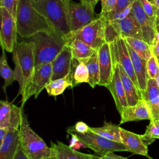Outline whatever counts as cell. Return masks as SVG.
<instances>
[{
  "label": "cell",
  "mask_w": 159,
  "mask_h": 159,
  "mask_svg": "<svg viewBox=\"0 0 159 159\" xmlns=\"http://www.w3.org/2000/svg\"><path fill=\"white\" fill-rule=\"evenodd\" d=\"M34 45L35 67L52 63L66 44L58 32L40 31L27 39Z\"/></svg>",
  "instance_id": "obj_2"
},
{
  "label": "cell",
  "mask_w": 159,
  "mask_h": 159,
  "mask_svg": "<svg viewBox=\"0 0 159 159\" xmlns=\"http://www.w3.org/2000/svg\"><path fill=\"white\" fill-rule=\"evenodd\" d=\"M114 66V69L112 79L107 88L111 93L115 102L117 110L120 114L122 109L128 106V104L125 93L120 76L119 63H116Z\"/></svg>",
  "instance_id": "obj_16"
},
{
  "label": "cell",
  "mask_w": 159,
  "mask_h": 159,
  "mask_svg": "<svg viewBox=\"0 0 159 159\" xmlns=\"http://www.w3.org/2000/svg\"><path fill=\"white\" fill-rule=\"evenodd\" d=\"M155 80H156L157 83V84H158V87H159V75H158V76Z\"/></svg>",
  "instance_id": "obj_49"
},
{
  "label": "cell",
  "mask_w": 159,
  "mask_h": 159,
  "mask_svg": "<svg viewBox=\"0 0 159 159\" xmlns=\"http://www.w3.org/2000/svg\"><path fill=\"white\" fill-rule=\"evenodd\" d=\"M99 0H80V1L81 2H85V3H89L91 4H93L94 6H96V4H97V2L99 1Z\"/></svg>",
  "instance_id": "obj_45"
},
{
  "label": "cell",
  "mask_w": 159,
  "mask_h": 159,
  "mask_svg": "<svg viewBox=\"0 0 159 159\" xmlns=\"http://www.w3.org/2000/svg\"><path fill=\"white\" fill-rule=\"evenodd\" d=\"M142 9L148 17L155 23L157 16V8L148 0H138Z\"/></svg>",
  "instance_id": "obj_35"
},
{
  "label": "cell",
  "mask_w": 159,
  "mask_h": 159,
  "mask_svg": "<svg viewBox=\"0 0 159 159\" xmlns=\"http://www.w3.org/2000/svg\"><path fill=\"white\" fill-rule=\"evenodd\" d=\"M73 88V83L69 74L65 77L51 81L45 87L49 96H57L62 94L67 88Z\"/></svg>",
  "instance_id": "obj_28"
},
{
  "label": "cell",
  "mask_w": 159,
  "mask_h": 159,
  "mask_svg": "<svg viewBox=\"0 0 159 159\" xmlns=\"http://www.w3.org/2000/svg\"><path fill=\"white\" fill-rule=\"evenodd\" d=\"M142 138L147 146L151 145L155 139H159V119L150 120L145 133L142 134Z\"/></svg>",
  "instance_id": "obj_31"
},
{
  "label": "cell",
  "mask_w": 159,
  "mask_h": 159,
  "mask_svg": "<svg viewBox=\"0 0 159 159\" xmlns=\"http://www.w3.org/2000/svg\"><path fill=\"white\" fill-rule=\"evenodd\" d=\"M8 132V128H0V144L4 140L7 133Z\"/></svg>",
  "instance_id": "obj_44"
},
{
  "label": "cell",
  "mask_w": 159,
  "mask_h": 159,
  "mask_svg": "<svg viewBox=\"0 0 159 159\" xmlns=\"http://www.w3.org/2000/svg\"><path fill=\"white\" fill-rule=\"evenodd\" d=\"M94 7V5L89 3H75L70 0L69 12L71 32L80 29L99 17L100 14H96Z\"/></svg>",
  "instance_id": "obj_9"
},
{
  "label": "cell",
  "mask_w": 159,
  "mask_h": 159,
  "mask_svg": "<svg viewBox=\"0 0 159 159\" xmlns=\"http://www.w3.org/2000/svg\"><path fill=\"white\" fill-rule=\"evenodd\" d=\"M20 147L19 129L8 128V132L0 144V159H14Z\"/></svg>",
  "instance_id": "obj_20"
},
{
  "label": "cell",
  "mask_w": 159,
  "mask_h": 159,
  "mask_svg": "<svg viewBox=\"0 0 159 159\" xmlns=\"http://www.w3.org/2000/svg\"><path fill=\"white\" fill-rule=\"evenodd\" d=\"M34 2H38V1H39L40 0H34Z\"/></svg>",
  "instance_id": "obj_52"
},
{
  "label": "cell",
  "mask_w": 159,
  "mask_h": 159,
  "mask_svg": "<svg viewBox=\"0 0 159 159\" xmlns=\"http://www.w3.org/2000/svg\"><path fill=\"white\" fill-rule=\"evenodd\" d=\"M52 63L43 64L35 67L33 76L30 81L24 95L22 97V106L32 96L36 99L41 91L52 81Z\"/></svg>",
  "instance_id": "obj_8"
},
{
  "label": "cell",
  "mask_w": 159,
  "mask_h": 159,
  "mask_svg": "<svg viewBox=\"0 0 159 159\" xmlns=\"http://www.w3.org/2000/svg\"><path fill=\"white\" fill-rule=\"evenodd\" d=\"M19 0H1L0 8L6 9L16 20Z\"/></svg>",
  "instance_id": "obj_34"
},
{
  "label": "cell",
  "mask_w": 159,
  "mask_h": 159,
  "mask_svg": "<svg viewBox=\"0 0 159 159\" xmlns=\"http://www.w3.org/2000/svg\"><path fill=\"white\" fill-rule=\"evenodd\" d=\"M14 159H28L26 156L25 155V154L24 153L23 151L22 150V148H21V146L19 148L18 152H17L15 157H14Z\"/></svg>",
  "instance_id": "obj_43"
},
{
  "label": "cell",
  "mask_w": 159,
  "mask_h": 159,
  "mask_svg": "<svg viewBox=\"0 0 159 159\" xmlns=\"http://www.w3.org/2000/svg\"><path fill=\"white\" fill-rule=\"evenodd\" d=\"M16 24L18 34L25 39L40 31L58 32L37 9L34 0H19Z\"/></svg>",
  "instance_id": "obj_1"
},
{
  "label": "cell",
  "mask_w": 159,
  "mask_h": 159,
  "mask_svg": "<svg viewBox=\"0 0 159 159\" xmlns=\"http://www.w3.org/2000/svg\"><path fill=\"white\" fill-rule=\"evenodd\" d=\"M50 147L55 159H98V157L80 152L63 142L57 141V143L51 142Z\"/></svg>",
  "instance_id": "obj_22"
},
{
  "label": "cell",
  "mask_w": 159,
  "mask_h": 159,
  "mask_svg": "<svg viewBox=\"0 0 159 159\" xmlns=\"http://www.w3.org/2000/svg\"><path fill=\"white\" fill-rule=\"evenodd\" d=\"M73 58L70 47L65 45L61 51L52 62V81L65 77L69 74L72 66Z\"/></svg>",
  "instance_id": "obj_15"
},
{
  "label": "cell",
  "mask_w": 159,
  "mask_h": 159,
  "mask_svg": "<svg viewBox=\"0 0 159 159\" xmlns=\"http://www.w3.org/2000/svg\"><path fill=\"white\" fill-rule=\"evenodd\" d=\"M73 128L78 132L84 134L87 132L89 130V127L84 122L80 121L76 123V124L74 126H72Z\"/></svg>",
  "instance_id": "obj_39"
},
{
  "label": "cell",
  "mask_w": 159,
  "mask_h": 159,
  "mask_svg": "<svg viewBox=\"0 0 159 159\" xmlns=\"http://www.w3.org/2000/svg\"><path fill=\"white\" fill-rule=\"evenodd\" d=\"M150 1L157 9H159V0H150Z\"/></svg>",
  "instance_id": "obj_46"
},
{
  "label": "cell",
  "mask_w": 159,
  "mask_h": 159,
  "mask_svg": "<svg viewBox=\"0 0 159 159\" xmlns=\"http://www.w3.org/2000/svg\"><path fill=\"white\" fill-rule=\"evenodd\" d=\"M124 39L142 58L147 61L152 56V47L144 40L130 37H126Z\"/></svg>",
  "instance_id": "obj_29"
},
{
  "label": "cell",
  "mask_w": 159,
  "mask_h": 159,
  "mask_svg": "<svg viewBox=\"0 0 159 159\" xmlns=\"http://www.w3.org/2000/svg\"><path fill=\"white\" fill-rule=\"evenodd\" d=\"M70 0H40L37 9L65 37L71 32L69 4Z\"/></svg>",
  "instance_id": "obj_5"
},
{
  "label": "cell",
  "mask_w": 159,
  "mask_h": 159,
  "mask_svg": "<svg viewBox=\"0 0 159 159\" xmlns=\"http://www.w3.org/2000/svg\"><path fill=\"white\" fill-rule=\"evenodd\" d=\"M0 75L4 80L2 89L4 92H6L7 87L16 81V78L14 71L12 70L7 64L6 55L4 50H2V55L0 58Z\"/></svg>",
  "instance_id": "obj_30"
},
{
  "label": "cell",
  "mask_w": 159,
  "mask_h": 159,
  "mask_svg": "<svg viewBox=\"0 0 159 159\" xmlns=\"http://www.w3.org/2000/svg\"><path fill=\"white\" fill-rule=\"evenodd\" d=\"M48 159H55V157H54V156H53V155L52 154V156L50 157V158H48Z\"/></svg>",
  "instance_id": "obj_50"
},
{
  "label": "cell",
  "mask_w": 159,
  "mask_h": 159,
  "mask_svg": "<svg viewBox=\"0 0 159 159\" xmlns=\"http://www.w3.org/2000/svg\"><path fill=\"white\" fill-rule=\"evenodd\" d=\"M135 0H117L116 6L114 11L115 12H122L126 8L132 5Z\"/></svg>",
  "instance_id": "obj_38"
},
{
  "label": "cell",
  "mask_w": 159,
  "mask_h": 159,
  "mask_svg": "<svg viewBox=\"0 0 159 159\" xmlns=\"http://www.w3.org/2000/svg\"><path fill=\"white\" fill-rule=\"evenodd\" d=\"M69 75L73 81V87L81 83H88L89 73L86 65L75 58L73 60L72 66Z\"/></svg>",
  "instance_id": "obj_26"
},
{
  "label": "cell",
  "mask_w": 159,
  "mask_h": 159,
  "mask_svg": "<svg viewBox=\"0 0 159 159\" xmlns=\"http://www.w3.org/2000/svg\"><path fill=\"white\" fill-rule=\"evenodd\" d=\"M98 159H129L127 157H124L122 156L117 155L116 154H114V152H108L106 155L102 157H99Z\"/></svg>",
  "instance_id": "obj_40"
},
{
  "label": "cell",
  "mask_w": 159,
  "mask_h": 159,
  "mask_svg": "<svg viewBox=\"0 0 159 159\" xmlns=\"http://www.w3.org/2000/svg\"><path fill=\"white\" fill-rule=\"evenodd\" d=\"M152 54L154 55L159 61V40H155L153 45H152Z\"/></svg>",
  "instance_id": "obj_41"
},
{
  "label": "cell",
  "mask_w": 159,
  "mask_h": 159,
  "mask_svg": "<svg viewBox=\"0 0 159 159\" xmlns=\"http://www.w3.org/2000/svg\"><path fill=\"white\" fill-rule=\"evenodd\" d=\"M156 31H157V34H156L155 39L157 40H159V25L156 26Z\"/></svg>",
  "instance_id": "obj_48"
},
{
  "label": "cell",
  "mask_w": 159,
  "mask_h": 159,
  "mask_svg": "<svg viewBox=\"0 0 159 159\" xmlns=\"http://www.w3.org/2000/svg\"><path fill=\"white\" fill-rule=\"evenodd\" d=\"M155 25H156V26L159 25V9H157V16H156Z\"/></svg>",
  "instance_id": "obj_47"
},
{
  "label": "cell",
  "mask_w": 159,
  "mask_h": 159,
  "mask_svg": "<svg viewBox=\"0 0 159 159\" xmlns=\"http://www.w3.org/2000/svg\"><path fill=\"white\" fill-rule=\"evenodd\" d=\"M121 142L126 148L127 151L134 155H148V146L145 143L142 135L128 131L120 127Z\"/></svg>",
  "instance_id": "obj_17"
},
{
  "label": "cell",
  "mask_w": 159,
  "mask_h": 159,
  "mask_svg": "<svg viewBox=\"0 0 159 159\" xmlns=\"http://www.w3.org/2000/svg\"><path fill=\"white\" fill-rule=\"evenodd\" d=\"M71 136L70 142V144H69V147L71 148H73L75 147V145L80 141L78 140V138L74 134H70Z\"/></svg>",
  "instance_id": "obj_42"
},
{
  "label": "cell",
  "mask_w": 159,
  "mask_h": 159,
  "mask_svg": "<svg viewBox=\"0 0 159 159\" xmlns=\"http://www.w3.org/2000/svg\"><path fill=\"white\" fill-rule=\"evenodd\" d=\"M99 65V82L98 85L107 87L111 83L114 74V63L110 45L104 43L98 50Z\"/></svg>",
  "instance_id": "obj_12"
},
{
  "label": "cell",
  "mask_w": 159,
  "mask_h": 159,
  "mask_svg": "<svg viewBox=\"0 0 159 159\" xmlns=\"http://www.w3.org/2000/svg\"><path fill=\"white\" fill-rule=\"evenodd\" d=\"M12 104L7 101H0V128H8L12 113Z\"/></svg>",
  "instance_id": "obj_32"
},
{
  "label": "cell",
  "mask_w": 159,
  "mask_h": 159,
  "mask_svg": "<svg viewBox=\"0 0 159 159\" xmlns=\"http://www.w3.org/2000/svg\"><path fill=\"white\" fill-rule=\"evenodd\" d=\"M19 137L22 150L28 159H48L52 156V148L32 129L24 112L19 127Z\"/></svg>",
  "instance_id": "obj_4"
},
{
  "label": "cell",
  "mask_w": 159,
  "mask_h": 159,
  "mask_svg": "<svg viewBox=\"0 0 159 159\" xmlns=\"http://www.w3.org/2000/svg\"><path fill=\"white\" fill-rule=\"evenodd\" d=\"M66 42L70 48L73 58L77 60L91 57L98 51L78 39L68 40Z\"/></svg>",
  "instance_id": "obj_24"
},
{
  "label": "cell",
  "mask_w": 159,
  "mask_h": 159,
  "mask_svg": "<svg viewBox=\"0 0 159 159\" xmlns=\"http://www.w3.org/2000/svg\"><path fill=\"white\" fill-rule=\"evenodd\" d=\"M119 67L120 76L125 93L128 106L135 105L139 100L143 99L141 94L135 84L119 64Z\"/></svg>",
  "instance_id": "obj_23"
},
{
  "label": "cell",
  "mask_w": 159,
  "mask_h": 159,
  "mask_svg": "<svg viewBox=\"0 0 159 159\" xmlns=\"http://www.w3.org/2000/svg\"><path fill=\"white\" fill-rule=\"evenodd\" d=\"M147 72L148 78L156 79L159 75V61L157 58L153 54L147 60Z\"/></svg>",
  "instance_id": "obj_33"
},
{
  "label": "cell",
  "mask_w": 159,
  "mask_h": 159,
  "mask_svg": "<svg viewBox=\"0 0 159 159\" xmlns=\"http://www.w3.org/2000/svg\"><path fill=\"white\" fill-rule=\"evenodd\" d=\"M78 61H80L86 65L89 73V80L88 83L92 88H94L96 85H98L99 82L98 50L95 52L91 57Z\"/></svg>",
  "instance_id": "obj_25"
},
{
  "label": "cell",
  "mask_w": 159,
  "mask_h": 159,
  "mask_svg": "<svg viewBox=\"0 0 159 159\" xmlns=\"http://www.w3.org/2000/svg\"><path fill=\"white\" fill-rule=\"evenodd\" d=\"M131 12L140 26L144 41L152 47L156 38L155 23L145 12L138 0L133 2Z\"/></svg>",
  "instance_id": "obj_13"
},
{
  "label": "cell",
  "mask_w": 159,
  "mask_h": 159,
  "mask_svg": "<svg viewBox=\"0 0 159 159\" xmlns=\"http://www.w3.org/2000/svg\"><path fill=\"white\" fill-rule=\"evenodd\" d=\"M120 125L112 122H104V125L100 127H90V129L99 135L111 141L121 142Z\"/></svg>",
  "instance_id": "obj_27"
},
{
  "label": "cell",
  "mask_w": 159,
  "mask_h": 159,
  "mask_svg": "<svg viewBox=\"0 0 159 159\" xmlns=\"http://www.w3.org/2000/svg\"><path fill=\"white\" fill-rule=\"evenodd\" d=\"M147 157H148V159H153V158H151V157H150V156H148V155H147Z\"/></svg>",
  "instance_id": "obj_51"
},
{
  "label": "cell",
  "mask_w": 159,
  "mask_h": 159,
  "mask_svg": "<svg viewBox=\"0 0 159 159\" xmlns=\"http://www.w3.org/2000/svg\"><path fill=\"white\" fill-rule=\"evenodd\" d=\"M120 36L114 26L109 22L106 21V30H105V39L106 43H111L119 39Z\"/></svg>",
  "instance_id": "obj_36"
},
{
  "label": "cell",
  "mask_w": 159,
  "mask_h": 159,
  "mask_svg": "<svg viewBox=\"0 0 159 159\" xmlns=\"http://www.w3.org/2000/svg\"><path fill=\"white\" fill-rule=\"evenodd\" d=\"M16 80L19 86V94L24 95L35 70L34 45L31 42L17 43L12 52Z\"/></svg>",
  "instance_id": "obj_3"
},
{
  "label": "cell",
  "mask_w": 159,
  "mask_h": 159,
  "mask_svg": "<svg viewBox=\"0 0 159 159\" xmlns=\"http://www.w3.org/2000/svg\"><path fill=\"white\" fill-rule=\"evenodd\" d=\"M106 20L100 14L99 17L80 29L71 32L65 36V40L78 39L93 48L98 50L106 43L105 30Z\"/></svg>",
  "instance_id": "obj_6"
},
{
  "label": "cell",
  "mask_w": 159,
  "mask_h": 159,
  "mask_svg": "<svg viewBox=\"0 0 159 159\" xmlns=\"http://www.w3.org/2000/svg\"><path fill=\"white\" fill-rule=\"evenodd\" d=\"M1 26L0 31V43L2 50L13 52L17 44V29L16 20L4 8H0Z\"/></svg>",
  "instance_id": "obj_10"
},
{
  "label": "cell",
  "mask_w": 159,
  "mask_h": 159,
  "mask_svg": "<svg viewBox=\"0 0 159 159\" xmlns=\"http://www.w3.org/2000/svg\"><path fill=\"white\" fill-rule=\"evenodd\" d=\"M109 44L111 50L114 65L118 63L139 89L137 79L124 39L119 38L114 42Z\"/></svg>",
  "instance_id": "obj_11"
},
{
  "label": "cell",
  "mask_w": 159,
  "mask_h": 159,
  "mask_svg": "<svg viewBox=\"0 0 159 159\" xmlns=\"http://www.w3.org/2000/svg\"><path fill=\"white\" fill-rule=\"evenodd\" d=\"M66 132L70 135H75L86 147L91 149L96 153L99 155V157L104 156L111 152L127 151L126 148L122 143L108 140L94 132L90 128L89 130L84 134L76 132L73 127H68Z\"/></svg>",
  "instance_id": "obj_7"
},
{
  "label": "cell",
  "mask_w": 159,
  "mask_h": 159,
  "mask_svg": "<svg viewBox=\"0 0 159 159\" xmlns=\"http://www.w3.org/2000/svg\"><path fill=\"white\" fill-rule=\"evenodd\" d=\"M120 115L119 125L130 121L151 120L149 109L144 99L139 100L135 105L125 107Z\"/></svg>",
  "instance_id": "obj_18"
},
{
  "label": "cell",
  "mask_w": 159,
  "mask_h": 159,
  "mask_svg": "<svg viewBox=\"0 0 159 159\" xmlns=\"http://www.w3.org/2000/svg\"><path fill=\"white\" fill-rule=\"evenodd\" d=\"M143 99L148 107L150 120L159 119V87L155 79H148Z\"/></svg>",
  "instance_id": "obj_21"
},
{
  "label": "cell",
  "mask_w": 159,
  "mask_h": 159,
  "mask_svg": "<svg viewBox=\"0 0 159 159\" xmlns=\"http://www.w3.org/2000/svg\"><path fill=\"white\" fill-rule=\"evenodd\" d=\"M125 43H126V45L132 60L133 68H134L137 79L139 91L143 99V96L145 94L146 88H147V81L148 79L147 72V61L140 57L126 42H125Z\"/></svg>",
  "instance_id": "obj_19"
},
{
  "label": "cell",
  "mask_w": 159,
  "mask_h": 159,
  "mask_svg": "<svg viewBox=\"0 0 159 159\" xmlns=\"http://www.w3.org/2000/svg\"><path fill=\"white\" fill-rule=\"evenodd\" d=\"M101 12L108 13L115 9L117 0H101Z\"/></svg>",
  "instance_id": "obj_37"
},
{
  "label": "cell",
  "mask_w": 159,
  "mask_h": 159,
  "mask_svg": "<svg viewBox=\"0 0 159 159\" xmlns=\"http://www.w3.org/2000/svg\"><path fill=\"white\" fill-rule=\"evenodd\" d=\"M109 23L114 26L120 38L130 37L144 40L140 26L131 11L124 19Z\"/></svg>",
  "instance_id": "obj_14"
}]
</instances>
